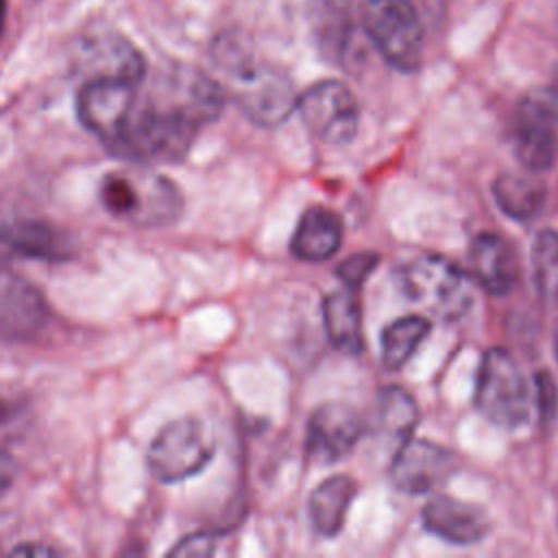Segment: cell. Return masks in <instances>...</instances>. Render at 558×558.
Segmentation results:
<instances>
[{"label": "cell", "instance_id": "5bb4252c", "mask_svg": "<svg viewBox=\"0 0 558 558\" xmlns=\"http://www.w3.org/2000/svg\"><path fill=\"white\" fill-rule=\"evenodd\" d=\"M471 270L490 294H508L519 279L517 253L510 242L497 233H480L471 244Z\"/></svg>", "mask_w": 558, "mask_h": 558}, {"label": "cell", "instance_id": "4fadbf2b", "mask_svg": "<svg viewBox=\"0 0 558 558\" xmlns=\"http://www.w3.org/2000/svg\"><path fill=\"white\" fill-rule=\"evenodd\" d=\"M423 523L432 534L453 545L480 543L490 530V521L480 506L447 495L427 501Z\"/></svg>", "mask_w": 558, "mask_h": 558}, {"label": "cell", "instance_id": "7c38bea8", "mask_svg": "<svg viewBox=\"0 0 558 558\" xmlns=\"http://www.w3.org/2000/svg\"><path fill=\"white\" fill-rule=\"evenodd\" d=\"M46 316L48 310L37 288L13 272L0 270V338H31L44 325Z\"/></svg>", "mask_w": 558, "mask_h": 558}, {"label": "cell", "instance_id": "9a60e30c", "mask_svg": "<svg viewBox=\"0 0 558 558\" xmlns=\"http://www.w3.org/2000/svg\"><path fill=\"white\" fill-rule=\"evenodd\" d=\"M342 242L340 216L323 205L303 211L292 235V253L303 262H323L336 255Z\"/></svg>", "mask_w": 558, "mask_h": 558}, {"label": "cell", "instance_id": "7a4b0ae2", "mask_svg": "<svg viewBox=\"0 0 558 558\" xmlns=\"http://www.w3.org/2000/svg\"><path fill=\"white\" fill-rule=\"evenodd\" d=\"M475 405L490 423L504 429H517L527 423L532 395L508 351L493 347L482 355L475 377Z\"/></svg>", "mask_w": 558, "mask_h": 558}, {"label": "cell", "instance_id": "484cf974", "mask_svg": "<svg viewBox=\"0 0 558 558\" xmlns=\"http://www.w3.org/2000/svg\"><path fill=\"white\" fill-rule=\"evenodd\" d=\"M15 473H17V469H15L13 458L0 449V497L11 488Z\"/></svg>", "mask_w": 558, "mask_h": 558}, {"label": "cell", "instance_id": "8fae6325", "mask_svg": "<svg viewBox=\"0 0 558 558\" xmlns=\"http://www.w3.org/2000/svg\"><path fill=\"white\" fill-rule=\"evenodd\" d=\"M364 432L360 414L340 401L320 405L307 423L305 449L318 464H331L351 453Z\"/></svg>", "mask_w": 558, "mask_h": 558}, {"label": "cell", "instance_id": "7402d4cb", "mask_svg": "<svg viewBox=\"0 0 558 558\" xmlns=\"http://www.w3.org/2000/svg\"><path fill=\"white\" fill-rule=\"evenodd\" d=\"M534 281L541 296L549 303L558 301V231H541L532 248Z\"/></svg>", "mask_w": 558, "mask_h": 558}, {"label": "cell", "instance_id": "4316f807", "mask_svg": "<svg viewBox=\"0 0 558 558\" xmlns=\"http://www.w3.org/2000/svg\"><path fill=\"white\" fill-rule=\"evenodd\" d=\"M13 554L15 556H26V554L28 556H35V554H46L48 556V554H54V551L50 547H46V545H22V547H15Z\"/></svg>", "mask_w": 558, "mask_h": 558}, {"label": "cell", "instance_id": "8992f818", "mask_svg": "<svg viewBox=\"0 0 558 558\" xmlns=\"http://www.w3.org/2000/svg\"><path fill=\"white\" fill-rule=\"evenodd\" d=\"M514 148L532 172L547 170L558 157V89L536 87L514 109Z\"/></svg>", "mask_w": 558, "mask_h": 558}, {"label": "cell", "instance_id": "30bf717a", "mask_svg": "<svg viewBox=\"0 0 558 558\" xmlns=\"http://www.w3.org/2000/svg\"><path fill=\"white\" fill-rule=\"evenodd\" d=\"M456 469L458 460L445 447L432 440L405 438L392 458L390 480L403 493L423 495L445 484Z\"/></svg>", "mask_w": 558, "mask_h": 558}, {"label": "cell", "instance_id": "6da1fadb", "mask_svg": "<svg viewBox=\"0 0 558 558\" xmlns=\"http://www.w3.org/2000/svg\"><path fill=\"white\" fill-rule=\"evenodd\" d=\"M98 196L113 218L144 229L168 227L183 211L179 187L144 168H122L105 174Z\"/></svg>", "mask_w": 558, "mask_h": 558}, {"label": "cell", "instance_id": "52a82bcc", "mask_svg": "<svg viewBox=\"0 0 558 558\" xmlns=\"http://www.w3.org/2000/svg\"><path fill=\"white\" fill-rule=\"evenodd\" d=\"M296 109L307 131L323 144L340 146L353 140L360 107L353 92L340 81H318L296 98Z\"/></svg>", "mask_w": 558, "mask_h": 558}, {"label": "cell", "instance_id": "9c48e42d", "mask_svg": "<svg viewBox=\"0 0 558 558\" xmlns=\"http://www.w3.org/2000/svg\"><path fill=\"white\" fill-rule=\"evenodd\" d=\"M135 85L122 76H92L76 96L81 124L102 142H111L135 109Z\"/></svg>", "mask_w": 558, "mask_h": 558}, {"label": "cell", "instance_id": "277c9868", "mask_svg": "<svg viewBox=\"0 0 558 558\" xmlns=\"http://www.w3.org/2000/svg\"><path fill=\"white\" fill-rule=\"evenodd\" d=\"M403 294L429 316L453 320L466 314L473 303L471 281L449 259L425 255L401 270Z\"/></svg>", "mask_w": 558, "mask_h": 558}, {"label": "cell", "instance_id": "ffe728a7", "mask_svg": "<svg viewBox=\"0 0 558 558\" xmlns=\"http://www.w3.org/2000/svg\"><path fill=\"white\" fill-rule=\"evenodd\" d=\"M429 320L421 314H410L392 320L381 331V362L388 371L401 368L425 340Z\"/></svg>", "mask_w": 558, "mask_h": 558}, {"label": "cell", "instance_id": "5b68a950", "mask_svg": "<svg viewBox=\"0 0 558 558\" xmlns=\"http://www.w3.org/2000/svg\"><path fill=\"white\" fill-rule=\"evenodd\" d=\"M214 456L209 427L192 416L166 423L148 447V466L166 484L183 482L207 466Z\"/></svg>", "mask_w": 558, "mask_h": 558}, {"label": "cell", "instance_id": "603a6c76", "mask_svg": "<svg viewBox=\"0 0 558 558\" xmlns=\"http://www.w3.org/2000/svg\"><path fill=\"white\" fill-rule=\"evenodd\" d=\"M375 266H377L375 253H355V255L347 257L338 266L336 272L349 290H357L368 279V275L375 270Z\"/></svg>", "mask_w": 558, "mask_h": 558}, {"label": "cell", "instance_id": "e0dca14e", "mask_svg": "<svg viewBox=\"0 0 558 558\" xmlns=\"http://www.w3.org/2000/svg\"><path fill=\"white\" fill-rule=\"evenodd\" d=\"M323 323L331 344L338 351L351 355H357L362 351V314L353 290H333L323 299Z\"/></svg>", "mask_w": 558, "mask_h": 558}, {"label": "cell", "instance_id": "d4e9b609", "mask_svg": "<svg viewBox=\"0 0 558 558\" xmlns=\"http://www.w3.org/2000/svg\"><path fill=\"white\" fill-rule=\"evenodd\" d=\"M536 401H538V408H541L543 416L551 418L554 410H556V388H554L551 377L545 375V373H541L536 377Z\"/></svg>", "mask_w": 558, "mask_h": 558}, {"label": "cell", "instance_id": "cb8c5ba5", "mask_svg": "<svg viewBox=\"0 0 558 558\" xmlns=\"http://www.w3.org/2000/svg\"><path fill=\"white\" fill-rule=\"evenodd\" d=\"M214 551V538L209 534H194L183 538L170 549L172 556H209Z\"/></svg>", "mask_w": 558, "mask_h": 558}, {"label": "cell", "instance_id": "83f0119b", "mask_svg": "<svg viewBox=\"0 0 558 558\" xmlns=\"http://www.w3.org/2000/svg\"><path fill=\"white\" fill-rule=\"evenodd\" d=\"M2 15H4V0H0V28H2Z\"/></svg>", "mask_w": 558, "mask_h": 558}, {"label": "cell", "instance_id": "f1b7e54d", "mask_svg": "<svg viewBox=\"0 0 558 558\" xmlns=\"http://www.w3.org/2000/svg\"><path fill=\"white\" fill-rule=\"evenodd\" d=\"M556 347H558V338H556Z\"/></svg>", "mask_w": 558, "mask_h": 558}, {"label": "cell", "instance_id": "2e32d148", "mask_svg": "<svg viewBox=\"0 0 558 558\" xmlns=\"http://www.w3.org/2000/svg\"><path fill=\"white\" fill-rule=\"evenodd\" d=\"M357 484L349 475H331L323 480L307 499V514L314 530L323 536H336L347 519Z\"/></svg>", "mask_w": 558, "mask_h": 558}, {"label": "cell", "instance_id": "3957f363", "mask_svg": "<svg viewBox=\"0 0 558 558\" xmlns=\"http://www.w3.org/2000/svg\"><path fill=\"white\" fill-rule=\"evenodd\" d=\"M366 35L381 57L401 72L423 61V24L412 0H357Z\"/></svg>", "mask_w": 558, "mask_h": 558}, {"label": "cell", "instance_id": "ba28073f", "mask_svg": "<svg viewBox=\"0 0 558 558\" xmlns=\"http://www.w3.org/2000/svg\"><path fill=\"white\" fill-rule=\"evenodd\" d=\"M231 85L238 107L257 124H281L296 107V96L290 78L264 65H233Z\"/></svg>", "mask_w": 558, "mask_h": 558}, {"label": "cell", "instance_id": "ac0fdd59", "mask_svg": "<svg viewBox=\"0 0 558 558\" xmlns=\"http://www.w3.org/2000/svg\"><path fill=\"white\" fill-rule=\"evenodd\" d=\"M63 242L59 233L37 220H0V255L52 259Z\"/></svg>", "mask_w": 558, "mask_h": 558}, {"label": "cell", "instance_id": "d6986e66", "mask_svg": "<svg viewBox=\"0 0 558 558\" xmlns=\"http://www.w3.org/2000/svg\"><path fill=\"white\" fill-rule=\"evenodd\" d=\"M499 209L517 220H532L545 205L547 187L532 174H501L493 183Z\"/></svg>", "mask_w": 558, "mask_h": 558}, {"label": "cell", "instance_id": "44dd1931", "mask_svg": "<svg viewBox=\"0 0 558 558\" xmlns=\"http://www.w3.org/2000/svg\"><path fill=\"white\" fill-rule=\"evenodd\" d=\"M418 421L414 399L401 388H386L377 401V427L390 438H408Z\"/></svg>", "mask_w": 558, "mask_h": 558}]
</instances>
